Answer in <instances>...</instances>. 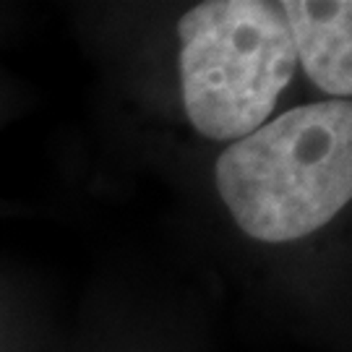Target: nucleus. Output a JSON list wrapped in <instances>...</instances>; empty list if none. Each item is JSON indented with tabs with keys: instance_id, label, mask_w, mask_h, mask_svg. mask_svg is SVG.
I'll list each match as a JSON object with an SVG mask.
<instances>
[{
	"instance_id": "nucleus-1",
	"label": "nucleus",
	"mask_w": 352,
	"mask_h": 352,
	"mask_svg": "<svg viewBox=\"0 0 352 352\" xmlns=\"http://www.w3.org/2000/svg\"><path fill=\"white\" fill-rule=\"evenodd\" d=\"M217 190L243 232L289 243L324 227L352 193V107L302 104L238 139L217 160Z\"/></svg>"
},
{
	"instance_id": "nucleus-2",
	"label": "nucleus",
	"mask_w": 352,
	"mask_h": 352,
	"mask_svg": "<svg viewBox=\"0 0 352 352\" xmlns=\"http://www.w3.org/2000/svg\"><path fill=\"white\" fill-rule=\"evenodd\" d=\"M183 102L206 139H243L264 126L295 74V45L282 6L212 0L177 21Z\"/></svg>"
},
{
	"instance_id": "nucleus-3",
	"label": "nucleus",
	"mask_w": 352,
	"mask_h": 352,
	"mask_svg": "<svg viewBox=\"0 0 352 352\" xmlns=\"http://www.w3.org/2000/svg\"><path fill=\"white\" fill-rule=\"evenodd\" d=\"M282 13L287 19L295 55L311 81L327 94H337V100L347 97L352 89L350 3L287 0L282 3Z\"/></svg>"
}]
</instances>
